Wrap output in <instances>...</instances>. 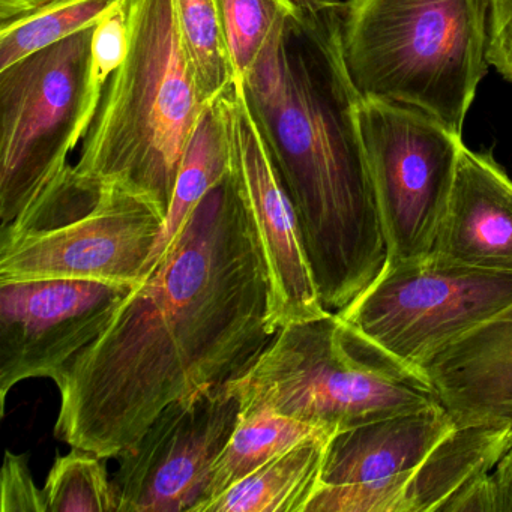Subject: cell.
Segmentation results:
<instances>
[{
  "mask_svg": "<svg viewBox=\"0 0 512 512\" xmlns=\"http://www.w3.org/2000/svg\"><path fill=\"white\" fill-rule=\"evenodd\" d=\"M134 287L89 280L0 283V406L28 379L58 383Z\"/></svg>",
  "mask_w": 512,
  "mask_h": 512,
  "instance_id": "obj_12",
  "label": "cell"
},
{
  "mask_svg": "<svg viewBox=\"0 0 512 512\" xmlns=\"http://www.w3.org/2000/svg\"><path fill=\"white\" fill-rule=\"evenodd\" d=\"M496 512H512V445L490 473Z\"/></svg>",
  "mask_w": 512,
  "mask_h": 512,
  "instance_id": "obj_26",
  "label": "cell"
},
{
  "mask_svg": "<svg viewBox=\"0 0 512 512\" xmlns=\"http://www.w3.org/2000/svg\"><path fill=\"white\" fill-rule=\"evenodd\" d=\"M163 206L67 164L0 232V283L89 280L137 287L163 232Z\"/></svg>",
  "mask_w": 512,
  "mask_h": 512,
  "instance_id": "obj_6",
  "label": "cell"
},
{
  "mask_svg": "<svg viewBox=\"0 0 512 512\" xmlns=\"http://www.w3.org/2000/svg\"><path fill=\"white\" fill-rule=\"evenodd\" d=\"M434 256L512 275V179L491 152L464 146Z\"/></svg>",
  "mask_w": 512,
  "mask_h": 512,
  "instance_id": "obj_14",
  "label": "cell"
},
{
  "mask_svg": "<svg viewBox=\"0 0 512 512\" xmlns=\"http://www.w3.org/2000/svg\"><path fill=\"white\" fill-rule=\"evenodd\" d=\"M512 445V421L457 425L416 469L379 485L319 487L305 512H443Z\"/></svg>",
  "mask_w": 512,
  "mask_h": 512,
  "instance_id": "obj_13",
  "label": "cell"
},
{
  "mask_svg": "<svg viewBox=\"0 0 512 512\" xmlns=\"http://www.w3.org/2000/svg\"><path fill=\"white\" fill-rule=\"evenodd\" d=\"M308 437L202 505L199 512H305L320 485L329 440Z\"/></svg>",
  "mask_w": 512,
  "mask_h": 512,
  "instance_id": "obj_17",
  "label": "cell"
},
{
  "mask_svg": "<svg viewBox=\"0 0 512 512\" xmlns=\"http://www.w3.org/2000/svg\"><path fill=\"white\" fill-rule=\"evenodd\" d=\"M299 10H320V8L328 7L335 4L337 0H293Z\"/></svg>",
  "mask_w": 512,
  "mask_h": 512,
  "instance_id": "obj_28",
  "label": "cell"
},
{
  "mask_svg": "<svg viewBox=\"0 0 512 512\" xmlns=\"http://www.w3.org/2000/svg\"><path fill=\"white\" fill-rule=\"evenodd\" d=\"M50 2L53 0H0V22L16 19Z\"/></svg>",
  "mask_w": 512,
  "mask_h": 512,
  "instance_id": "obj_27",
  "label": "cell"
},
{
  "mask_svg": "<svg viewBox=\"0 0 512 512\" xmlns=\"http://www.w3.org/2000/svg\"><path fill=\"white\" fill-rule=\"evenodd\" d=\"M421 370L457 425L512 421V304Z\"/></svg>",
  "mask_w": 512,
  "mask_h": 512,
  "instance_id": "obj_15",
  "label": "cell"
},
{
  "mask_svg": "<svg viewBox=\"0 0 512 512\" xmlns=\"http://www.w3.org/2000/svg\"><path fill=\"white\" fill-rule=\"evenodd\" d=\"M127 11V52L107 80L74 167L167 212L208 103L182 43L175 0H127Z\"/></svg>",
  "mask_w": 512,
  "mask_h": 512,
  "instance_id": "obj_3",
  "label": "cell"
},
{
  "mask_svg": "<svg viewBox=\"0 0 512 512\" xmlns=\"http://www.w3.org/2000/svg\"><path fill=\"white\" fill-rule=\"evenodd\" d=\"M457 427L442 403L337 431L329 440L319 487H358L412 472Z\"/></svg>",
  "mask_w": 512,
  "mask_h": 512,
  "instance_id": "obj_16",
  "label": "cell"
},
{
  "mask_svg": "<svg viewBox=\"0 0 512 512\" xmlns=\"http://www.w3.org/2000/svg\"><path fill=\"white\" fill-rule=\"evenodd\" d=\"M106 460L79 446L56 455L43 487L47 512H119Z\"/></svg>",
  "mask_w": 512,
  "mask_h": 512,
  "instance_id": "obj_22",
  "label": "cell"
},
{
  "mask_svg": "<svg viewBox=\"0 0 512 512\" xmlns=\"http://www.w3.org/2000/svg\"><path fill=\"white\" fill-rule=\"evenodd\" d=\"M509 304L512 275L467 268L431 253L383 266L337 313L392 355L421 368Z\"/></svg>",
  "mask_w": 512,
  "mask_h": 512,
  "instance_id": "obj_9",
  "label": "cell"
},
{
  "mask_svg": "<svg viewBox=\"0 0 512 512\" xmlns=\"http://www.w3.org/2000/svg\"><path fill=\"white\" fill-rule=\"evenodd\" d=\"M95 28L0 70V218L16 220L68 164L101 94L92 82Z\"/></svg>",
  "mask_w": 512,
  "mask_h": 512,
  "instance_id": "obj_7",
  "label": "cell"
},
{
  "mask_svg": "<svg viewBox=\"0 0 512 512\" xmlns=\"http://www.w3.org/2000/svg\"><path fill=\"white\" fill-rule=\"evenodd\" d=\"M236 77L244 79L299 10L293 0H217Z\"/></svg>",
  "mask_w": 512,
  "mask_h": 512,
  "instance_id": "obj_23",
  "label": "cell"
},
{
  "mask_svg": "<svg viewBox=\"0 0 512 512\" xmlns=\"http://www.w3.org/2000/svg\"><path fill=\"white\" fill-rule=\"evenodd\" d=\"M488 62L512 83V0H490Z\"/></svg>",
  "mask_w": 512,
  "mask_h": 512,
  "instance_id": "obj_25",
  "label": "cell"
},
{
  "mask_svg": "<svg viewBox=\"0 0 512 512\" xmlns=\"http://www.w3.org/2000/svg\"><path fill=\"white\" fill-rule=\"evenodd\" d=\"M121 0H53L16 19L0 22V70L20 59L94 28Z\"/></svg>",
  "mask_w": 512,
  "mask_h": 512,
  "instance_id": "obj_20",
  "label": "cell"
},
{
  "mask_svg": "<svg viewBox=\"0 0 512 512\" xmlns=\"http://www.w3.org/2000/svg\"><path fill=\"white\" fill-rule=\"evenodd\" d=\"M0 512H47L43 488L35 484L29 469L28 454L7 451L2 482H0Z\"/></svg>",
  "mask_w": 512,
  "mask_h": 512,
  "instance_id": "obj_24",
  "label": "cell"
},
{
  "mask_svg": "<svg viewBox=\"0 0 512 512\" xmlns=\"http://www.w3.org/2000/svg\"><path fill=\"white\" fill-rule=\"evenodd\" d=\"M232 169L226 118L218 100L206 107L179 167L163 232L149 257L145 280L172 250L179 233L206 194Z\"/></svg>",
  "mask_w": 512,
  "mask_h": 512,
  "instance_id": "obj_18",
  "label": "cell"
},
{
  "mask_svg": "<svg viewBox=\"0 0 512 512\" xmlns=\"http://www.w3.org/2000/svg\"><path fill=\"white\" fill-rule=\"evenodd\" d=\"M277 332L268 271L230 169L56 383L55 436L118 458L164 407L244 374Z\"/></svg>",
  "mask_w": 512,
  "mask_h": 512,
  "instance_id": "obj_1",
  "label": "cell"
},
{
  "mask_svg": "<svg viewBox=\"0 0 512 512\" xmlns=\"http://www.w3.org/2000/svg\"><path fill=\"white\" fill-rule=\"evenodd\" d=\"M239 412L238 397L226 385L164 407L142 439L118 457L112 479L119 512L199 511Z\"/></svg>",
  "mask_w": 512,
  "mask_h": 512,
  "instance_id": "obj_10",
  "label": "cell"
},
{
  "mask_svg": "<svg viewBox=\"0 0 512 512\" xmlns=\"http://www.w3.org/2000/svg\"><path fill=\"white\" fill-rule=\"evenodd\" d=\"M358 115L385 265L428 256L448 211L463 136L422 110L379 98L361 97Z\"/></svg>",
  "mask_w": 512,
  "mask_h": 512,
  "instance_id": "obj_8",
  "label": "cell"
},
{
  "mask_svg": "<svg viewBox=\"0 0 512 512\" xmlns=\"http://www.w3.org/2000/svg\"><path fill=\"white\" fill-rule=\"evenodd\" d=\"M241 82L295 208L320 298L337 313L386 263L338 2L296 11Z\"/></svg>",
  "mask_w": 512,
  "mask_h": 512,
  "instance_id": "obj_2",
  "label": "cell"
},
{
  "mask_svg": "<svg viewBox=\"0 0 512 512\" xmlns=\"http://www.w3.org/2000/svg\"><path fill=\"white\" fill-rule=\"evenodd\" d=\"M217 100L226 118L233 179L268 271L272 323L280 329L326 316L331 311L320 298L295 208L284 190L241 80H236Z\"/></svg>",
  "mask_w": 512,
  "mask_h": 512,
  "instance_id": "obj_11",
  "label": "cell"
},
{
  "mask_svg": "<svg viewBox=\"0 0 512 512\" xmlns=\"http://www.w3.org/2000/svg\"><path fill=\"white\" fill-rule=\"evenodd\" d=\"M490 0L338 2L344 64L361 97L422 110L463 136L487 74Z\"/></svg>",
  "mask_w": 512,
  "mask_h": 512,
  "instance_id": "obj_4",
  "label": "cell"
},
{
  "mask_svg": "<svg viewBox=\"0 0 512 512\" xmlns=\"http://www.w3.org/2000/svg\"><path fill=\"white\" fill-rule=\"evenodd\" d=\"M329 433L335 431L287 418L269 410L239 413L238 425L215 461L208 497L202 505L296 443L308 437Z\"/></svg>",
  "mask_w": 512,
  "mask_h": 512,
  "instance_id": "obj_19",
  "label": "cell"
},
{
  "mask_svg": "<svg viewBox=\"0 0 512 512\" xmlns=\"http://www.w3.org/2000/svg\"><path fill=\"white\" fill-rule=\"evenodd\" d=\"M176 19L188 61L206 103L238 80L217 0H175Z\"/></svg>",
  "mask_w": 512,
  "mask_h": 512,
  "instance_id": "obj_21",
  "label": "cell"
},
{
  "mask_svg": "<svg viewBox=\"0 0 512 512\" xmlns=\"http://www.w3.org/2000/svg\"><path fill=\"white\" fill-rule=\"evenodd\" d=\"M226 388L238 397L239 413L269 410L335 433L440 403L421 368L335 311L278 329Z\"/></svg>",
  "mask_w": 512,
  "mask_h": 512,
  "instance_id": "obj_5",
  "label": "cell"
}]
</instances>
